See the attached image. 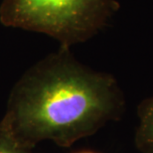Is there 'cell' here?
Instances as JSON below:
<instances>
[{
  "mask_svg": "<svg viewBox=\"0 0 153 153\" xmlns=\"http://www.w3.org/2000/svg\"><path fill=\"white\" fill-rule=\"evenodd\" d=\"M124 106L114 76L88 68L60 47L16 82L0 125L30 147L44 140L69 147L119 120Z\"/></svg>",
  "mask_w": 153,
  "mask_h": 153,
  "instance_id": "cell-1",
  "label": "cell"
},
{
  "mask_svg": "<svg viewBox=\"0 0 153 153\" xmlns=\"http://www.w3.org/2000/svg\"><path fill=\"white\" fill-rule=\"evenodd\" d=\"M118 7L116 0H2L0 23L42 33L71 48L102 31Z\"/></svg>",
  "mask_w": 153,
  "mask_h": 153,
  "instance_id": "cell-2",
  "label": "cell"
},
{
  "mask_svg": "<svg viewBox=\"0 0 153 153\" xmlns=\"http://www.w3.org/2000/svg\"><path fill=\"white\" fill-rule=\"evenodd\" d=\"M139 119L134 142L141 153H153V96L143 100L137 108Z\"/></svg>",
  "mask_w": 153,
  "mask_h": 153,
  "instance_id": "cell-3",
  "label": "cell"
},
{
  "mask_svg": "<svg viewBox=\"0 0 153 153\" xmlns=\"http://www.w3.org/2000/svg\"><path fill=\"white\" fill-rule=\"evenodd\" d=\"M32 147L20 142L10 131L0 125V153H32Z\"/></svg>",
  "mask_w": 153,
  "mask_h": 153,
  "instance_id": "cell-4",
  "label": "cell"
},
{
  "mask_svg": "<svg viewBox=\"0 0 153 153\" xmlns=\"http://www.w3.org/2000/svg\"><path fill=\"white\" fill-rule=\"evenodd\" d=\"M79 153H96V152H91V151H84V152H79Z\"/></svg>",
  "mask_w": 153,
  "mask_h": 153,
  "instance_id": "cell-5",
  "label": "cell"
}]
</instances>
